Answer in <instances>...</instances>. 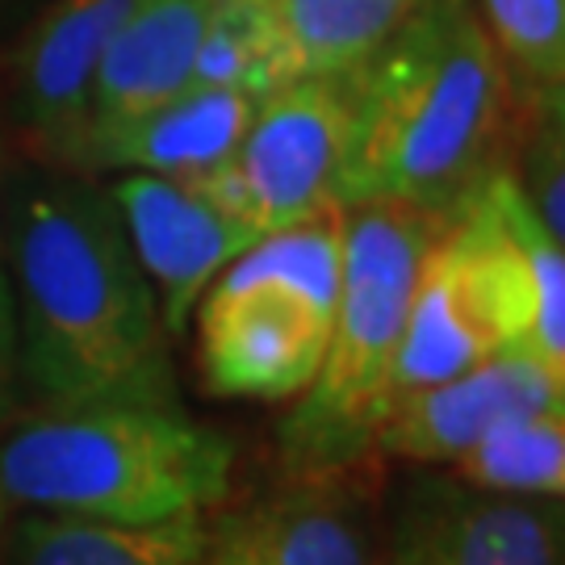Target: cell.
I'll use <instances>...</instances> for the list:
<instances>
[{
    "instance_id": "cell-1",
    "label": "cell",
    "mask_w": 565,
    "mask_h": 565,
    "mask_svg": "<svg viewBox=\"0 0 565 565\" xmlns=\"http://www.w3.org/2000/svg\"><path fill=\"white\" fill-rule=\"evenodd\" d=\"M4 273L13 364L42 411L177 403L172 335L105 189L30 184L4 231Z\"/></svg>"
},
{
    "instance_id": "cell-2",
    "label": "cell",
    "mask_w": 565,
    "mask_h": 565,
    "mask_svg": "<svg viewBox=\"0 0 565 565\" xmlns=\"http://www.w3.org/2000/svg\"><path fill=\"white\" fill-rule=\"evenodd\" d=\"M352 81L343 205L406 202L452 214L503 168L515 84L473 0H427Z\"/></svg>"
},
{
    "instance_id": "cell-3",
    "label": "cell",
    "mask_w": 565,
    "mask_h": 565,
    "mask_svg": "<svg viewBox=\"0 0 565 565\" xmlns=\"http://www.w3.org/2000/svg\"><path fill=\"white\" fill-rule=\"evenodd\" d=\"M231 469V440L181 403L42 411L0 440V524L13 515L151 524L210 511L226 499Z\"/></svg>"
},
{
    "instance_id": "cell-4",
    "label": "cell",
    "mask_w": 565,
    "mask_h": 565,
    "mask_svg": "<svg viewBox=\"0 0 565 565\" xmlns=\"http://www.w3.org/2000/svg\"><path fill=\"white\" fill-rule=\"evenodd\" d=\"M448 214L406 202L343 205V273L323 364L281 424L285 473L369 465L427 247Z\"/></svg>"
},
{
    "instance_id": "cell-5",
    "label": "cell",
    "mask_w": 565,
    "mask_h": 565,
    "mask_svg": "<svg viewBox=\"0 0 565 565\" xmlns=\"http://www.w3.org/2000/svg\"><path fill=\"white\" fill-rule=\"evenodd\" d=\"M352 156V81L306 76L260 97L231 172L260 235L343 205Z\"/></svg>"
},
{
    "instance_id": "cell-6",
    "label": "cell",
    "mask_w": 565,
    "mask_h": 565,
    "mask_svg": "<svg viewBox=\"0 0 565 565\" xmlns=\"http://www.w3.org/2000/svg\"><path fill=\"white\" fill-rule=\"evenodd\" d=\"M373 565H565L562 499H515L419 469L394 494Z\"/></svg>"
},
{
    "instance_id": "cell-7",
    "label": "cell",
    "mask_w": 565,
    "mask_h": 565,
    "mask_svg": "<svg viewBox=\"0 0 565 565\" xmlns=\"http://www.w3.org/2000/svg\"><path fill=\"white\" fill-rule=\"evenodd\" d=\"M364 465L285 473L205 532L198 565H373L377 532Z\"/></svg>"
},
{
    "instance_id": "cell-8",
    "label": "cell",
    "mask_w": 565,
    "mask_h": 565,
    "mask_svg": "<svg viewBox=\"0 0 565 565\" xmlns=\"http://www.w3.org/2000/svg\"><path fill=\"white\" fill-rule=\"evenodd\" d=\"M109 198L135 260L156 289L163 327L177 340L214 277L260 235L198 181L121 172Z\"/></svg>"
},
{
    "instance_id": "cell-9",
    "label": "cell",
    "mask_w": 565,
    "mask_h": 565,
    "mask_svg": "<svg viewBox=\"0 0 565 565\" xmlns=\"http://www.w3.org/2000/svg\"><path fill=\"white\" fill-rule=\"evenodd\" d=\"M565 403V369L532 348H503L457 377L406 394L382 415L369 457L411 461L419 469L452 465L494 424L536 406Z\"/></svg>"
},
{
    "instance_id": "cell-10",
    "label": "cell",
    "mask_w": 565,
    "mask_h": 565,
    "mask_svg": "<svg viewBox=\"0 0 565 565\" xmlns=\"http://www.w3.org/2000/svg\"><path fill=\"white\" fill-rule=\"evenodd\" d=\"M198 315V373L218 398L281 403L315 382L331 319L268 289L210 285Z\"/></svg>"
},
{
    "instance_id": "cell-11",
    "label": "cell",
    "mask_w": 565,
    "mask_h": 565,
    "mask_svg": "<svg viewBox=\"0 0 565 565\" xmlns=\"http://www.w3.org/2000/svg\"><path fill=\"white\" fill-rule=\"evenodd\" d=\"M130 4L135 0H55L25 34L13 60V105L39 156L84 168L97 67Z\"/></svg>"
},
{
    "instance_id": "cell-12",
    "label": "cell",
    "mask_w": 565,
    "mask_h": 565,
    "mask_svg": "<svg viewBox=\"0 0 565 565\" xmlns=\"http://www.w3.org/2000/svg\"><path fill=\"white\" fill-rule=\"evenodd\" d=\"M210 4L214 0H135L130 4L97 67L88 147L184 93Z\"/></svg>"
},
{
    "instance_id": "cell-13",
    "label": "cell",
    "mask_w": 565,
    "mask_h": 565,
    "mask_svg": "<svg viewBox=\"0 0 565 565\" xmlns=\"http://www.w3.org/2000/svg\"><path fill=\"white\" fill-rule=\"evenodd\" d=\"M260 97L235 88H184L160 109L126 121L88 147L84 168L109 172H151L189 181L223 168L239 151Z\"/></svg>"
},
{
    "instance_id": "cell-14",
    "label": "cell",
    "mask_w": 565,
    "mask_h": 565,
    "mask_svg": "<svg viewBox=\"0 0 565 565\" xmlns=\"http://www.w3.org/2000/svg\"><path fill=\"white\" fill-rule=\"evenodd\" d=\"M0 565H198L210 532L205 511H177L151 524L81 520V515H13Z\"/></svg>"
},
{
    "instance_id": "cell-15",
    "label": "cell",
    "mask_w": 565,
    "mask_h": 565,
    "mask_svg": "<svg viewBox=\"0 0 565 565\" xmlns=\"http://www.w3.org/2000/svg\"><path fill=\"white\" fill-rule=\"evenodd\" d=\"M427 0H273L285 76H352Z\"/></svg>"
},
{
    "instance_id": "cell-16",
    "label": "cell",
    "mask_w": 565,
    "mask_h": 565,
    "mask_svg": "<svg viewBox=\"0 0 565 565\" xmlns=\"http://www.w3.org/2000/svg\"><path fill=\"white\" fill-rule=\"evenodd\" d=\"M343 273V205L277 226L247 243L214 277L223 289H268L331 319Z\"/></svg>"
},
{
    "instance_id": "cell-17",
    "label": "cell",
    "mask_w": 565,
    "mask_h": 565,
    "mask_svg": "<svg viewBox=\"0 0 565 565\" xmlns=\"http://www.w3.org/2000/svg\"><path fill=\"white\" fill-rule=\"evenodd\" d=\"M452 478L490 494L562 499L565 494V403L536 406L494 424L448 465Z\"/></svg>"
},
{
    "instance_id": "cell-18",
    "label": "cell",
    "mask_w": 565,
    "mask_h": 565,
    "mask_svg": "<svg viewBox=\"0 0 565 565\" xmlns=\"http://www.w3.org/2000/svg\"><path fill=\"white\" fill-rule=\"evenodd\" d=\"M289 84L273 0H214L184 88H235L268 97Z\"/></svg>"
},
{
    "instance_id": "cell-19",
    "label": "cell",
    "mask_w": 565,
    "mask_h": 565,
    "mask_svg": "<svg viewBox=\"0 0 565 565\" xmlns=\"http://www.w3.org/2000/svg\"><path fill=\"white\" fill-rule=\"evenodd\" d=\"M515 93L532 105H562L565 93V0H478Z\"/></svg>"
},
{
    "instance_id": "cell-20",
    "label": "cell",
    "mask_w": 565,
    "mask_h": 565,
    "mask_svg": "<svg viewBox=\"0 0 565 565\" xmlns=\"http://www.w3.org/2000/svg\"><path fill=\"white\" fill-rule=\"evenodd\" d=\"M536 126L524 147L520 172L511 168V177L520 184L524 202L532 214L545 223L553 239L565 243V142H562V105H532Z\"/></svg>"
},
{
    "instance_id": "cell-21",
    "label": "cell",
    "mask_w": 565,
    "mask_h": 565,
    "mask_svg": "<svg viewBox=\"0 0 565 565\" xmlns=\"http://www.w3.org/2000/svg\"><path fill=\"white\" fill-rule=\"evenodd\" d=\"M13 377H18V364H13V327L0 323V419L9 415V398H13Z\"/></svg>"
},
{
    "instance_id": "cell-22",
    "label": "cell",
    "mask_w": 565,
    "mask_h": 565,
    "mask_svg": "<svg viewBox=\"0 0 565 565\" xmlns=\"http://www.w3.org/2000/svg\"><path fill=\"white\" fill-rule=\"evenodd\" d=\"M0 323L13 327V298H9V273H4V218H0Z\"/></svg>"
}]
</instances>
